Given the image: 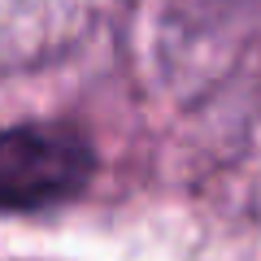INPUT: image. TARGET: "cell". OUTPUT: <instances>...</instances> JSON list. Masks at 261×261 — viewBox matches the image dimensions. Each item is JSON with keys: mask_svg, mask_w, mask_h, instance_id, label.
Masks as SVG:
<instances>
[{"mask_svg": "<svg viewBox=\"0 0 261 261\" xmlns=\"http://www.w3.org/2000/svg\"><path fill=\"white\" fill-rule=\"evenodd\" d=\"M92 174V148L70 126L35 122V126L0 130V209L35 214L65 205L83 192Z\"/></svg>", "mask_w": 261, "mask_h": 261, "instance_id": "6da1fadb", "label": "cell"}]
</instances>
